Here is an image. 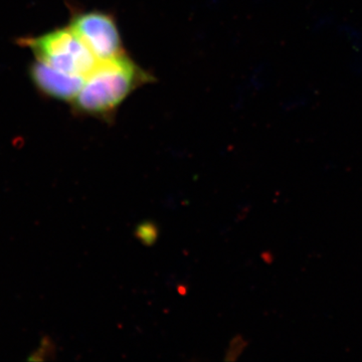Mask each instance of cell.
<instances>
[{
  "mask_svg": "<svg viewBox=\"0 0 362 362\" xmlns=\"http://www.w3.org/2000/svg\"><path fill=\"white\" fill-rule=\"evenodd\" d=\"M70 26L99 62L127 54L113 14L102 11H83L71 18Z\"/></svg>",
  "mask_w": 362,
  "mask_h": 362,
  "instance_id": "cell-3",
  "label": "cell"
},
{
  "mask_svg": "<svg viewBox=\"0 0 362 362\" xmlns=\"http://www.w3.org/2000/svg\"><path fill=\"white\" fill-rule=\"evenodd\" d=\"M158 226L153 221H143L136 226L135 237L145 246H153L158 239Z\"/></svg>",
  "mask_w": 362,
  "mask_h": 362,
  "instance_id": "cell-5",
  "label": "cell"
},
{
  "mask_svg": "<svg viewBox=\"0 0 362 362\" xmlns=\"http://www.w3.org/2000/svg\"><path fill=\"white\" fill-rule=\"evenodd\" d=\"M33 82L47 96L73 102L78 96L86 78L64 73L37 59L32 69Z\"/></svg>",
  "mask_w": 362,
  "mask_h": 362,
  "instance_id": "cell-4",
  "label": "cell"
},
{
  "mask_svg": "<svg viewBox=\"0 0 362 362\" xmlns=\"http://www.w3.org/2000/svg\"><path fill=\"white\" fill-rule=\"evenodd\" d=\"M153 80V76L127 54L99 62L74 100V108L83 115L111 123L130 95Z\"/></svg>",
  "mask_w": 362,
  "mask_h": 362,
  "instance_id": "cell-1",
  "label": "cell"
},
{
  "mask_svg": "<svg viewBox=\"0 0 362 362\" xmlns=\"http://www.w3.org/2000/svg\"><path fill=\"white\" fill-rule=\"evenodd\" d=\"M28 44L39 61L71 75L87 78L99 64L70 25L28 40Z\"/></svg>",
  "mask_w": 362,
  "mask_h": 362,
  "instance_id": "cell-2",
  "label": "cell"
},
{
  "mask_svg": "<svg viewBox=\"0 0 362 362\" xmlns=\"http://www.w3.org/2000/svg\"><path fill=\"white\" fill-rule=\"evenodd\" d=\"M357 42H358L359 45H361V49H358L359 52V57L358 59H357V64H358L359 69H361V71H362V40H357Z\"/></svg>",
  "mask_w": 362,
  "mask_h": 362,
  "instance_id": "cell-6",
  "label": "cell"
}]
</instances>
